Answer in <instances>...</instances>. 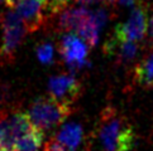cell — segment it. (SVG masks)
<instances>
[{
	"label": "cell",
	"instance_id": "obj_1",
	"mask_svg": "<svg viewBox=\"0 0 153 151\" xmlns=\"http://www.w3.org/2000/svg\"><path fill=\"white\" fill-rule=\"evenodd\" d=\"M99 136L104 151H132L134 147L135 133L132 125L113 107H106L101 113Z\"/></svg>",
	"mask_w": 153,
	"mask_h": 151
},
{
	"label": "cell",
	"instance_id": "obj_2",
	"mask_svg": "<svg viewBox=\"0 0 153 151\" xmlns=\"http://www.w3.org/2000/svg\"><path fill=\"white\" fill-rule=\"evenodd\" d=\"M71 112L72 108L70 103L58 101L50 96L34 100L28 110V116L32 125L45 133L61 125L71 115Z\"/></svg>",
	"mask_w": 153,
	"mask_h": 151
},
{
	"label": "cell",
	"instance_id": "obj_3",
	"mask_svg": "<svg viewBox=\"0 0 153 151\" xmlns=\"http://www.w3.org/2000/svg\"><path fill=\"white\" fill-rule=\"evenodd\" d=\"M0 23L3 28V43L0 48V54L5 61H12L17 52V48L23 42L24 35L28 32L20 15L12 9L3 13Z\"/></svg>",
	"mask_w": 153,
	"mask_h": 151
},
{
	"label": "cell",
	"instance_id": "obj_4",
	"mask_svg": "<svg viewBox=\"0 0 153 151\" xmlns=\"http://www.w3.org/2000/svg\"><path fill=\"white\" fill-rule=\"evenodd\" d=\"M59 54L62 56L63 61L67 63L70 71L72 73L84 71L89 68L91 64L87 61L89 54V45L87 43L79 38L76 33L68 32L59 39Z\"/></svg>",
	"mask_w": 153,
	"mask_h": 151
},
{
	"label": "cell",
	"instance_id": "obj_5",
	"mask_svg": "<svg viewBox=\"0 0 153 151\" xmlns=\"http://www.w3.org/2000/svg\"><path fill=\"white\" fill-rule=\"evenodd\" d=\"M147 26H148L147 10L142 4H138L134 7L125 23H119L115 25L111 37L118 40L138 42L144 38Z\"/></svg>",
	"mask_w": 153,
	"mask_h": 151
},
{
	"label": "cell",
	"instance_id": "obj_6",
	"mask_svg": "<svg viewBox=\"0 0 153 151\" xmlns=\"http://www.w3.org/2000/svg\"><path fill=\"white\" fill-rule=\"evenodd\" d=\"M81 91H82V86H81L80 81L76 79L74 74L53 76L48 82L50 96L70 105L80 98Z\"/></svg>",
	"mask_w": 153,
	"mask_h": 151
},
{
	"label": "cell",
	"instance_id": "obj_7",
	"mask_svg": "<svg viewBox=\"0 0 153 151\" xmlns=\"http://www.w3.org/2000/svg\"><path fill=\"white\" fill-rule=\"evenodd\" d=\"M14 8L23 19L28 33L37 32L42 26L45 20L43 12L46 8V0H19Z\"/></svg>",
	"mask_w": 153,
	"mask_h": 151
},
{
	"label": "cell",
	"instance_id": "obj_8",
	"mask_svg": "<svg viewBox=\"0 0 153 151\" xmlns=\"http://www.w3.org/2000/svg\"><path fill=\"white\" fill-rule=\"evenodd\" d=\"M104 51L106 54L115 56L120 62H130L138 53V44L134 40H118L110 37L105 42Z\"/></svg>",
	"mask_w": 153,
	"mask_h": 151
},
{
	"label": "cell",
	"instance_id": "obj_9",
	"mask_svg": "<svg viewBox=\"0 0 153 151\" xmlns=\"http://www.w3.org/2000/svg\"><path fill=\"white\" fill-rule=\"evenodd\" d=\"M82 127L79 123H66L58 130L53 137L62 145L66 151H77L81 141H82Z\"/></svg>",
	"mask_w": 153,
	"mask_h": 151
},
{
	"label": "cell",
	"instance_id": "obj_10",
	"mask_svg": "<svg viewBox=\"0 0 153 151\" xmlns=\"http://www.w3.org/2000/svg\"><path fill=\"white\" fill-rule=\"evenodd\" d=\"M90 13H91V10L87 9L85 5L65 10L58 19L59 29L63 32H67V33L68 32L77 33L81 24L86 20V18L90 15Z\"/></svg>",
	"mask_w": 153,
	"mask_h": 151
},
{
	"label": "cell",
	"instance_id": "obj_11",
	"mask_svg": "<svg viewBox=\"0 0 153 151\" xmlns=\"http://www.w3.org/2000/svg\"><path fill=\"white\" fill-rule=\"evenodd\" d=\"M134 79L144 87L153 86V52L143 58L134 68Z\"/></svg>",
	"mask_w": 153,
	"mask_h": 151
},
{
	"label": "cell",
	"instance_id": "obj_12",
	"mask_svg": "<svg viewBox=\"0 0 153 151\" xmlns=\"http://www.w3.org/2000/svg\"><path fill=\"white\" fill-rule=\"evenodd\" d=\"M43 135L45 133L33 126L28 133L22 136L15 142L13 151H39L43 141Z\"/></svg>",
	"mask_w": 153,
	"mask_h": 151
},
{
	"label": "cell",
	"instance_id": "obj_13",
	"mask_svg": "<svg viewBox=\"0 0 153 151\" xmlns=\"http://www.w3.org/2000/svg\"><path fill=\"white\" fill-rule=\"evenodd\" d=\"M37 53V58L38 61L43 64H51L53 62V54H54V51H53V45L51 43L45 42L39 44L36 49Z\"/></svg>",
	"mask_w": 153,
	"mask_h": 151
},
{
	"label": "cell",
	"instance_id": "obj_14",
	"mask_svg": "<svg viewBox=\"0 0 153 151\" xmlns=\"http://www.w3.org/2000/svg\"><path fill=\"white\" fill-rule=\"evenodd\" d=\"M68 3H70V0H46L45 12L48 15H53V14L63 10Z\"/></svg>",
	"mask_w": 153,
	"mask_h": 151
},
{
	"label": "cell",
	"instance_id": "obj_15",
	"mask_svg": "<svg viewBox=\"0 0 153 151\" xmlns=\"http://www.w3.org/2000/svg\"><path fill=\"white\" fill-rule=\"evenodd\" d=\"M94 18L96 20L97 25H99V28L101 29L102 26L106 24V21L109 20V14L105 9H96V10H94Z\"/></svg>",
	"mask_w": 153,
	"mask_h": 151
},
{
	"label": "cell",
	"instance_id": "obj_16",
	"mask_svg": "<svg viewBox=\"0 0 153 151\" xmlns=\"http://www.w3.org/2000/svg\"><path fill=\"white\" fill-rule=\"evenodd\" d=\"M115 1H117V0H76V3L80 4V5H91V4H99V3L113 4Z\"/></svg>",
	"mask_w": 153,
	"mask_h": 151
},
{
	"label": "cell",
	"instance_id": "obj_17",
	"mask_svg": "<svg viewBox=\"0 0 153 151\" xmlns=\"http://www.w3.org/2000/svg\"><path fill=\"white\" fill-rule=\"evenodd\" d=\"M117 1L123 7H135L137 4V0H117Z\"/></svg>",
	"mask_w": 153,
	"mask_h": 151
},
{
	"label": "cell",
	"instance_id": "obj_18",
	"mask_svg": "<svg viewBox=\"0 0 153 151\" xmlns=\"http://www.w3.org/2000/svg\"><path fill=\"white\" fill-rule=\"evenodd\" d=\"M18 1H19V0H7V7L12 9V8H14L15 5L18 4Z\"/></svg>",
	"mask_w": 153,
	"mask_h": 151
},
{
	"label": "cell",
	"instance_id": "obj_19",
	"mask_svg": "<svg viewBox=\"0 0 153 151\" xmlns=\"http://www.w3.org/2000/svg\"><path fill=\"white\" fill-rule=\"evenodd\" d=\"M149 35H151V38L153 39V17L149 20Z\"/></svg>",
	"mask_w": 153,
	"mask_h": 151
},
{
	"label": "cell",
	"instance_id": "obj_20",
	"mask_svg": "<svg viewBox=\"0 0 153 151\" xmlns=\"http://www.w3.org/2000/svg\"><path fill=\"white\" fill-rule=\"evenodd\" d=\"M5 5V7H7V0H0V5ZM1 15H3V13L0 12V18H1Z\"/></svg>",
	"mask_w": 153,
	"mask_h": 151
}]
</instances>
